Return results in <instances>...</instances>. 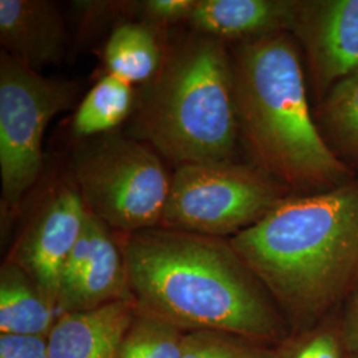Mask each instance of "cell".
<instances>
[{"instance_id":"1","label":"cell","mask_w":358,"mask_h":358,"mask_svg":"<svg viewBox=\"0 0 358 358\" xmlns=\"http://www.w3.org/2000/svg\"><path fill=\"white\" fill-rule=\"evenodd\" d=\"M136 306L183 332L234 333L275 346L291 329L229 239L154 227L120 234Z\"/></svg>"},{"instance_id":"2","label":"cell","mask_w":358,"mask_h":358,"mask_svg":"<svg viewBox=\"0 0 358 358\" xmlns=\"http://www.w3.org/2000/svg\"><path fill=\"white\" fill-rule=\"evenodd\" d=\"M280 309L291 333L343 306L358 282V179L291 194L229 239Z\"/></svg>"},{"instance_id":"3","label":"cell","mask_w":358,"mask_h":358,"mask_svg":"<svg viewBox=\"0 0 358 358\" xmlns=\"http://www.w3.org/2000/svg\"><path fill=\"white\" fill-rule=\"evenodd\" d=\"M230 52L239 133L255 166L292 194L328 192L355 178L312 115L292 35L238 43Z\"/></svg>"},{"instance_id":"4","label":"cell","mask_w":358,"mask_h":358,"mask_svg":"<svg viewBox=\"0 0 358 358\" xmlns=\"http://www.w3.org/2000/svg\"><path fill=\"white\" fill-rule=\"evenodd\" d=\"M133 134L178 166L234 161L239 124L227 43L180 38L141 94Z\"/></svg>"},{"instance_id":"5","label":"cell","mask_w":358,"mask_h":358,"mask_svg":"<svg viewBox=\"0 0 358 358\" xmlns=\"http://www.w3.org/2000/svg\"><path fill=\"white\" fill-rule=\"evenodd\" d=\"M291 194L257 166L234 161L183 165L171 177L159 227L230 239Z\"/></svg>"},{"instance_id":"6","label":"cell","mask_w":358,"mask_h":358,"mask_svg":"<svg viewBox=\"0 0 358 358\" xmlns=\"http://www.w3.org/2000/svg\"><path fill=\"white\" fill-rule=\"evenodd\" d=\"M78 192L90 214L120 234L161 226L171 177L141 142L106 136L77 154Z\"/></svg>"},{"instance_id":"7","label":"cell","mask_w":358,"mask_h":358,"mask_svg":"<svg viewBox=\"0 0 358 358\" xmlns=\"http://www.w3.org/2000/svg\"><path fill=\"white\" fill-rule=\"evenodd\" d=\"M75 83L40 75L0 52V171L3 201L16 206L43 170V137L53 117L75 106Z\"/></svg>"},{"instance_id":"8","label":"cell","mask_w":358,"mask_h":358,"mask_svg":"<svg viewBox=\"0 0 358 358\" xmlns=\"http://www.w3.org/2000/svg\"><path fill=\"white\" fill-rule=\"evenodd\" d=\"M122 300H133V296L120 239L88 211L83 232L65 263L56 307L59 313L80 312Z\"/></svg>"},{"instance_id":"9","label":"cell","mask_w":358,"mask_h":358,"mask_svg":"<svg viewBox=\"0 0 358 358\" xmlns=\"http://www.w3.org/2000/svg\"><path fill=\"white\" fill-rule=\"evenodd\" d=\"M307 55L312 85L321 103L358 73V0L299 1L294 32Z\"/></svg>"},{"instance_id":"10","label":"cell","mask_w":358,"mask_h":358,"mask_svg":"<svg viewBox=\"0 0 358 358\" xmlns=\"http://www.w3.org/2000/svg\"><path fill=\"white\" fill-rule=\"evenodd\" d=\"M87 215L88 210L77 190L63 187L53 192L7 256V260L26 271L55 304L65 263L83 232Z\"/></svg>"},{"instance_id":"11","label":"cell","mask_w":358,"mask_h":358,"mask_svg":"<svg viewBox=\"0 0 358 358\" xmlns=\"http://www.w3.org/2000/svg\"><path fill=\"white\" fill-rule=\"evenodd\" d=\"M1 51L38 72L57 64L66 32L57 6L47 0H0Z\"/></svg>"},{"instance_id":"12","label":"cell","mask_w":358,"mask_h":358,"mask_svg":"<svg viewBox=\"0 0 358 358\" xmlns=\"http://www.w3.org/2000/svg\"><path fill=\"white\" fill-rule=\"evenodd\" d=\"M296 0H196L187 23L194 32L234 44L294 32Z\"/></svg>"},{"instance_id":"13","label":"cell","mask_w":358,"mask_h":358,"mask_svg":"<svg viewBox=\"0 0 358 358\" xmlns=\"http://www.w3.org/2000/svg\"><path fill=\"white\" fill-rule=\"evenodd\" d=\"M136 309L133 300H122L60 313L47 336L48 358H115Z\"/></svg>"},{"instance_id":"14","label":"cell","mask_w":358,"mask_h":358,"mask_svg":"<svg viewBox=\"0 0 358 358\" xmlns=\"http://www.w3.org/2000/svg\"><path fill=\"white\" fill-rule=\"evenodd\" d=\"M59 315L26 271L6 259L0 268V334L47 338Z\"/></svg>"},{"instance_id":"15","label":"cell","mask_w":358,"mask_h":358,"mask_svg":"<svg viewBox=\"0 0 358 358\" xmlns=\"http://www.w3.org/2000/svg\"><path fill=\"white\" fill-rule=\"evenodd\" d=\"M143 23L117 27L105 45L108 73L129 84H148L158 73L164 55L153 28Z\"/></svg>"},{"instance_id":"16","label":"cell","mask_w":358,"mask_h":358,"mask_svg":"<svg viewBox=\"0 0 358 358\" xmlns=\"http://www.w3.org/2000/svg\"><path fill=\"white\" fill-rule=\"evenodd\" d=\"M134 105L133 85L108 73L87 93L73 117V133L77 137L103 134L118 127Z\"/></svg>"},{"instance_id":"17","label":"cell","mask_w":358,"mask_h":358,"mask_svg":"<svg viewBox=\"0 0 358 358\" xmlns=\"http://www.w3.org/2000/svg\"><path fill=\"white\" fill-rule=\"evenodd\" d=\"M317 121L337 155L358 164V73L327 94L319 105Z\"/></svg>"},{"instance_id":"18","label":"cell","mask_w":358,"mask_h":358,"mask_svg":"<svg viewBox=\"0 0 358 358\" xmlns=\"http://www.w3.org/2000/svg\"><path fill=\"white\" fill-rule=\"evenodd\" d=\"M182 329L137 307L115 358H182Z\"/></svg>"},{"instance_id":"19","label":"cell","mask_w":358,"mask_h":358,"mask_svg":"<svg viewBox=\"0 0 358 358\" xmlns=\"http://www.w3.org/2000/svg\"><path fill=\"white\" fill-rule=\"evenodd\" d=\"M271 358H349L338 309L319 324L291 333L272 348Z\"/></svg>"},{"instance_id":"20","label":"cell","mask_w":358,"mask_h":358,"mask_svg":"<svg viewBox=\"0 0 358 358\" xmlns=\"http://www.w3.org/2000/svg\"><path fill=\"white\" fill-rule=\"evenodd\" d=\"M273 346L234 333L187 332L182 358H271Z\"/></svg>"},{"instance_id":"21","label":"cell","mask_w":358,"mask_h":358,"mask_svg":"<svg viewBox=\"0 0 358 358\" xmlns=\"http://www.w3.org/2000/svg\"><path fill=\"white\" fill-rule=\"evenodd\" d=\"M195 3L196 0H146L140 3L138 10L152 27L171 26L187 22Z\"/></svg>"},{"instance_id":"22","label":"cell","mask_w":358,"mask_h":358,"mask_svg":"<svg viewBox=\"0 0 358 358\" xmlns=\"http://www.w3.org/2000/svg\"><path fill=\"white\" fill-rule=\"evenodd\" d=\"M0 358H48L47 338L0 334Z\"/></svg>"},{"instance_id":"23","label":"cell","mask_w":358,"mask_h":358,"mask_svg":"<svg viewBox=\"0 0 358 358\" xmlns=\"http://www.w3.org/2000/svg\"><path fill=\"white\" fill-rule=\"evenodd\" d=\"M343 337L349 353H358V282L338 309Z\"/></svg>"},{"instance_id":"24","label":"cell","mask_w":358,"mask_h":358,"mask_svg":"<svg viewBox=\"0 0 358 358\" xmlns=\"http://www.w3.org/2000/svg\"><path fill=\"white\" fill-rule=\"evenodd\" d=\"M349 358H358V353H349Z\"/></svg>"}]
</instances>
